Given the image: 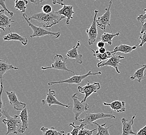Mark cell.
Masks as SVG:
<instances>
[{"label": "cell", "instance_id": "obj_37", "mask_svg": "<svg viewBox=\"0 0 146 135\" xmlns=\"http://www.w3.org/2000/svg\"><path fill=\"white\" fill-rule=\"evenodd\" d=\"M137 135H146V125L143 128L139 130V132L137 133Z\"/></svg>", "mask_w": 146, "mask_h": 135}, {"label": "cell", "instance_id": "obj_20", "mask_svg": "<svg viewBox=\"0 0 146 135\" xmlns=\"http://www.w3.org/2000/svg\"><path fill=\"white\" fill-rule=\"evenodd\" d=\"M4 41H17L21 42L23 46H26L28 44V38L18 34L17 33L11 32L3 37Z\"/></svg>", "mask_w": 146, "mask_h": 135}, {"label": "cell", "instance_id": "obj_15", "mask_svg": "<svg viewBox=\"0 0 146 135\" xmlns=\"http://www.w3.org/2000/svg\"><path fill=\"white\" fill-rule=\"evenodd\" d=\"M136 115H134L131 120H126L125 118L121 119V123L122 124V135H137L136 133L133 130V125L134 123V120Z\"/></svg>", "mask_w": 146, "mask_h": 135}, {"label": "cell", "instance_id": "obj_16", "mask_svg": "<svg viewBox=\"0 0 146 135\" xmlns=\"http://www.w3.org/2000/svg\"><path fill=\"white\" fill-rule=\"evenodd\" d=\"M19 116L21 120V126L18 130V132L23 134L29 128V114L26 107L21 111Z\"/></svg>", "mask_w": 146, "mask_h": 135}, {"label": "cell", "instance_id": "obj_22", "mask_svg": "<svg viewBox=\"0 0 146 135\" xmlns=\"http://www.w3.org/2000/svg\"><path fill=\"white\" fill-rule=\"evenodd\" d=\"M18 70L19 68L16 67L12 65L9 64L7 62L4 60L0 59V79H3L4 74L6 73L10 70Z\"/></svg>", "mask_w": 146, "mask_h": 135}, {"label": "cell", "instance_id": "obj_41", "mask_svg": "<svg viewBox=\"0 0 146 135\" xmlns=\"http://www.w3.org/2000/svg\"><path fill=\"white\" fill-rule=\"evenodd\" d=\"M98 50V52L100 53H105L107 52V50H106V49L105 47H100V48H99V49Z\"/></svg>", "mask_w": 146, "mask_h": 135}, {"label": "cell", "instance_id": "obj_18", "mask_svg": "<svg viewBox=\"0 0 146 135\" xmlns=\"http://www.w3.org/2000/svg\"><path fill=\"white\" fill-rule=\"evenodd\" d=\"M104 106H109L112 110L117 113H122L126 111V103L125 101L115 100L110 103L104 102Z\"/></svg>", "mask_w": 146, "mask_h": 135}, {"label": "cell", "instance_id": "obj_10", "mask_svg": "<svg viewBox=\"0 0 146 135\" xmlns=\"http://www.w3.org/2000/svg\"><path fill=\"white\" fill-rule=\"evenodd\" d=\"M124 59V56L121 55H117L116 53H114L111 57L107 59L106 61H102L100 62L97 64L98 68H102L104 66H109L115 69L116 72L117 73H121L119 70V67L121 65V62H122V59Z\"/></svg>", "mask_w": 146, "mask_h": 135}, {"label": "cell", "instance_id": "obj_21", "mask_svg": "<svg viewBox=\"0 0 146 135\" xmlns=\"http://www.w3.org/2000/svg\"><path fill=\"white\" fill-rule=\"evenodd\" d=\"M138 44L136 46H129L125 44H121L115 46L112 52L113 54L117 53V52L124 53V54H129L131 53L133 50H135L137 48Z\"/></svg>", "mask_w": 146, "mask_h": 135}, {"label": "cell", "instance_id": "obj_24", "mask_svg": "<svg viewBox=\"0 0 146 135\" xmlns=\"http://www.w3.org/2000/svg\"><path fill=\"white\" fill-rule=\"evenodd\" d=\"M120 34V32L116 33H110L104 32L101 35L100 40V41L107 43L109 45H111L112 44V40L115 36H118Z\"/></svg>", "mask_w": 146, "mask_h": 135}, {"label": "cell", "instance_id": "obj_9", "mask_svg": "<svg viewBox=\"0 0 146 135\" xmlns=\"http://www.w3.org/2000/svg\"><path fill=\"white\" fill-rule=\"evenodd\" d=\"M53 69L58 70L64 71H67L69 72L72 73L73 74H75L74 72L73 71L70 70L67 67V65L66 63V60H64L63 57L62 55L60 54H57L54 57V62L52 64L51 66L50 67H42L41 69L43 70V72L44 71L48 69Z\"/></svg>", "mask_w": 146, "mask_h": 135}, {"label": "cell", "instance_id": "obj_28", "mask_svg": "<svg viewBox=\"0 0 146 135\" xmlns=\"http://www.w3.org/2000/svg\"><path fill=\"white\" fill-rule=\"evenodd\" d=\"M29 2L27 0H16L15 7L22 13H25L27 9V5Z\"/></svg>", "mask_w": 146, "mask_h": 135}, {"label": "cell", "instance_id": "obj_11", "mask_svg": "<svg viewBox=\"0 0 146 135\" xmlns=\"http://www.w3.org/2000/svg\"><path fill=\"white\" fill-rule=\"evenodd\" d=\"M98 13L99 11L98 10L95 11V15L94 17L92 24H91L90 28L87 29L86 30V32L88 35V44L89 45H92L96 42L98 36L96 19Z\"/></svg>", "mask_w": 146, "mask_h": 135}, {"label": "cell", "instance_id": "obj_17", "mask_svg": "<svg viewBox=\"0 0 146 135\" xmlns=\"http://www.w3.org/2000/svg\"><path fill=\"white\" fill-rule=\"evenodd\" d=\"M56 13L59 15H62L66 17L67 19V24H69L70 23V20L73 19V15L74 14L73 6L67 5H64L62 9L56 11Z\"/></svg>", "mask_w": 146, "mask_h": 135}, {"label": "cell", "instance_id": "obj_1", "mask_svg": "<svg viewBox=\"0 0 146 135\" xmlns=\"http://www.w3.org/2000/svg\"><path fill=\"white\" fill-rule=\"evenodd\" d=\"M65 18L66 17L64 16L58 14L56 11H52L48 14L40 12L32 15L30 17H28V19L30 21H36L43 27L48 28L50 30L52 26L59 24L60 21Z\"/></svg>", "mask_w": 146, "mask_h": 135}, {"label": "cell", "instance_id": "obj_8", "mask_svg": "<svg viewBox=\"0 0 146 135\" xmlns=\"http://www.w3.org/2000/svg\"><path fill=\"white\" fill-rule=\"evenodd\" d=\"M88 83L84 86H78V89L79 92L82 94H84L85 97L82 100L83 102H85L87 100L88 97H90L91 95L96 93L97 91L101 88V86L99 82H94L91 84L90 82L87 80Z\"/></svg>", "mask_w": 146, "mask_h": 135}, {"label": "cell", "instance_id": "obj_5", "mask_svg": "<svg viewBox=\"0 0 146 135\" xmlns=\"http://www.w3.org/2000/svg\"><path fill=\"white\" fill-rule=\"evenodd\" d=\"M102 73V72H95V73H92L91 71L88 72V73L85 74H82V75H76L74 74L73 76L72 77H70L68 79L63 80V81H52L48 83V85L49 86H52V85H55V84H60V83H66L68 84H79L80 83L82 82V81L91 75H100Z\"/></svg>", "mask_w": 146, "mask_h": 135}, {"label": "cell", "instance_id": "obj_42", "mask_svg": "<svg viewBox=\"0 0 146 135\" xmlns=\"http://www.w3.org/2000/svg\"><path fill=\"white\" fill-rule=\"evenodd\" d=\"M0 33H1V32H0Z\"/></svg>", "mask_w": 146, "mask_h": 135}, {"label": "cell", "instance_id": "obj_6", "mask_svg": "<svg viewBox=\"0 0 146 135\" xmlns=\"http://www.w3.org/2000/svg\"><path fill=\"white\" fill-rule=\"evenodd\" d=\"M72 99L73 101L72 112L74 114L75 120H79V117L85 111H88L90 106L85 102H83L80 100V98L78 97V94L74 93L72 96Z\"/></svg>", "mask_w": 146, "mask_h": 135}, {"label": "cell", "instance_id": "obj_26", "mask_svg": "<svg viewBox=\"0 0 146 135\" xmlns=\"http://www.w3.org/2000/svg\"><path fill=\"white\" fill-rule=\"evenodd\" d=\"M41 130L43 132V135H64V130L58 132L56 129L55 127H52L50 128H46L44 126L42 127L41 128Z\"/></svg>", "mask_w": 146, "mask_h": 135}, {"label": "cell", "instance_id": "obj_33", "mask_svg": "<svg viewBox=\"0 0 146 135\" xmlns=\"http://www.w3.org/2000/svg\"><path fill=\"white\" fill-rule=\"evenodd\" d=\"M139 38L140 40V43L138 44V47H142L146 43V32L141 34V35L139 36Z\"/></svg>", "mask_w": 146, "mask_h": 135}, {"label": "cell", "instance_id": "obj_38", "mask_svg": "<svg viewBox=\"0 0 146 135\" xmlns=\"http://www.w3.org/2000/svg\"><path fill=\"white\" fill-rule=\"evenodd\" d=\"M52 3L53 4H58L62 6H64L65 5L64 2V0H52Z\"/></svg>", "mask_w": 146, "mask_h": 135}, {"label": "cell", "instance_id": "obj_13", "mask_svg": "<svg viewBox=\"0 0 146 135\" xmlns=\"http://www.w3.org/2000/svg\"><path fill=\"white\" fill-rule=\"evenodd\" d=\"M6 94L8 97L9 102L12 105L15 110L22 111L25 107L26 104L22 103L18 100L17 96L14 91H6Z\"/></svg>", "mask_w": 146, "mask_h": 135}, {"label": "cell", "instance_id": "obj_12", "mask_svg": "<svg viewBox=\"0 0 146 135\" xmlns=\"http://www.w3.org/2000/svg\"><path fill=\"white\" fill-rule=\"evenodd\" d=\"M42 104L45 105L47 104L49 107H51L53 105H57V106L64 107L67 108H70V105H65L60 102L56 98V91L49 89L48 93L46 94V98L45 99L42 100Z\"/></svg>", "mask_w": 146, "mask_h": 135}, {"label": "cell", "instance_id": "obj_19", "mask_svg": "<svg viewBox=\"0 0 146 135\" xmlns=\"http://www.w3.org/2000/svg\"><path fill=\"white\" fill-rule=\"evenodd\" d=\"M5 11L3 9L0 10V29L2 30L3 31H5L6 28L11 27V24L15 22V21H13L5 15Z\"/></svg>", "mask_w": 146, "mask_h": 135}, {"label": "cell", "instance_id": "obj_25", "mask_svg": "<svg viewBox=\"0 0 146 135\" xmlns=\"http://www.w3.org/2000/svg\"><path fill=\"white\" fill-rule=\"evenodd\" d=\"M91 50L93 52V56L96 57L97 59L100 60V62L105 61L106 60L109 58L110 57H111L113 54L112 52L110 51H107L106 53L102 54L99 53L98 50H94L93 49H91Z\"/></svg>", "mask_w": 146, "mask_h": 135}, {"label": "cell", "instance_id": "obj_40", "mask_svg": "<svg viewBox=\"0 0 146 135\" xmlns=\"http://www.w3.org/2000/svg\"><path fill=\"white\" fill-rule=\"evenodd\" d=\"M105 43L102 41H100L97 44V46L98 48L105 47Z\"/></svg>", "mask_w": 146, "mask_h": 135}, {"label": "cell", "instance_id": "obj_39", "mask_svg": "<svg viewBox=\"0 0 146 135\" xmlns=\"http://www.w3.org/2000/svg\"><path fill=\"white\" fill-rule=\"evenodd\" d=\"M29 1L31 3H34L36 5H38L41 3H42L43 2L46 1L47 0H29Z\"/></svg>", "mask_w": 146, "mask_h": 135}, {"label": "cell", "instance_id": "obj_27", "mask_svg": "<svg viewBox=\"0 0 146 135\" xmlns=\"http://www.w3.org/2000/svg\"><path fill=\"white\" fill-rule=\"evenodd\" d=\"M97 126V131L98 132L97 133V135H110V133L109 132V129L112 126L111 125L110 127H106V125H107V123L102 124V125H100L99 124L97 123L96 122H94V123Z\"/></svg>", "mask_w": 146, "mask_h": 135}, {"label": "cell", "instance_id": "obj_30", "mask_svg": "<svg viewBox=\"0 0 146 135\" xmlns=\"http://www.w3.org/2000/svg\"><path fill=\"white\" fill-rule=\"evenodd\" d=\"M3 79H1V84H0V118L3 115V110L5 108V103L3 101L2 99V93H3Z\"/></svg>", "mask_w": 146, "mask_h": 135}, {"label": "cell", "instance_id": "obj_2", "mask_svg": "<svg viewBox=\"0 0 146 135\" xmlns=\"http://www.w3.org/2000/svg\"><path fill=\"white\" fill-rule=\"evenodd\" d=\"M3 115L5 116L6 119H3L2 122L7 126V132L5 135H7L9 134H17L18 130L21 126V123L20 120L18 118L19 115H15L14 116H12L9 114L6 108L3 110Z\"/></svg>", "mask_w": 146, "mask_h": 135}, {"label": "cell", "instance_id": "obj_31", "mask_svg": "<svg viewBox=\"0 0 146 135\" xmlns=\"http://www.w3.org/2000/svg\"><path fill=\"white\" fill-rule=\"evenodd\" d=\"M69 126H71L72 127H73V129L71 132H69L67 133V135H77L79 134V129L76 126L74 122L72 123H70L69 124Z\"/></svg>", "mask_w": 146, "mask_h": 135}, {"label": "cell", "instance_id": "obj_3", "mask_svg": "<svg viewBox=\"0 0 146 135\" xmlns=\"http://www.w3.org/2000/svg\"><path fill=\"white\" fill-rule=\"evenodd\" d=\"M23 18L26 21L27 23L28 24V26L32 29L33 31V34L30 35V38H41L44 36L46 35H50L54 36L55 38H58L60 36V32H53L50 31H48L45 29L43 28L36 26L35 24L30 22L29 20L28 19V16L26 14H23Z\"/></svg>", "mask_w": 146, "mask_h": 135}, {"label": "cell", "instance_id": "obj_43", "mask_svg": "<svg viewBox=\"0 0 146 135\" xmlns=\"http://www.w3.org/2000/svg\"><path fill=\"white\" fill-rule=\"evenodd\" d=\"M95 1H96V0H95Z\"/></svg>", "mask_w": 146, "mask_h": 135}, {"label": "cell", "instance_id": "obj_7", "mask_svg": "<svg viewBox=\"0 0 146 135\" xmlns=\"http://www.w3.org/2000/svg\"><path fill=\"white\" fill-rule=\"evenodd\" d=\"M112 1L110 0L108 7L105 9L106 12L102 16H100L96 19L97 25L100 28V29L103 31H105L107 26H110V29H111V24H110V18H111V7Z\"/></svg>", "mask_w": 146, "mask_h": 135}, {"label": "cell", "instance_id": "obj_29", "mask_svg": "<svg viewBox=\"0 0 146 135\" xmlns=\"http://www.w3.org/2000/svg\"><path fill=\"white\" fill-rule=\"evenodd\" d=\"M79 129V134L78 135H92L93 132H95L97 130V128L93 130H89V129L85 128L84 127L85 126L83 124H81L80 125H76Z\"/></svg>", "mask_w": 146, "mask_h": 135}, {"label": "cell", "instance_id": "obj_36", "mask_svg": "<svg viewBox=\"0 0 146 135\" xmlns=\"http://www.w3.org/2000/svg\"><path fill=\"white\" fill-rule=\"evenodd\" d=\"M146 31V19L145 20L143 24H141V28L140 30V33L143 34Z\"/></svg>", "mask_w": 146, "mask_h": 135}, {"label": "cell", "instance_id": "obj_23", "mask_svg": "<svg viewBox=\"0 0 146 135\" xmlns=\"http://www.w3.org/2000/svg\"><path fill=\"white\" fill-rule=\"evenodd\" d=\"M141 67L138 69L133 75L130 77V79L131 80H134L135 79H137L139 83H141L143 79H145L146 74L145 73V71L146 69V65H140Z\"/></svg>", "mask_w": 146, "mask_h": 135}, {"label": "cell", "instance_id": "obj_4", "mask_svg": "<svg viewBox=\"0 0 146 135\" xmlns=\"http://www.w3.org/2000/svg\"><path fill=\"white\" fill-rule=\"evenodd\" d=\"M115 118V116L112 113H104L102 112L100 113H85L84 117L83 118H80L79 120L81 124H83L85 125L92 126L94 122L96 120L102 118Z\"/></svg>", "mask_w": 146, "mask_h": 135}, {"label": "cell", "instance_id": "obj_35", "mask_svg": "<svg viewBox=\"0 0 146 135\" xmlns=\"http://www.w3.org/2000/svg\"><path fill=\"white\" fill-rule=\"evenodd\" d=\"M143 11L146 12V13H145L144 15L141 14V15H139V16H138L137 18V21L140 22L141 24H143V22H144L145 20L146 19V9H144Z\"/></svg>", "mask_w": 146, "mask_h": 135}, {"label": "cell", "instance_id": "obj_14", "mask_svg": "<svg viewBox=\"0 0 146 135\" xmlns=\"http://www.w3.org/2000/svg\"><path fill=\"white\" fill-rule=\"evenodd\" d=\"M81 46L80 41H78L77 42L76 46H74L71 50H68L66 56L65 60H67L68 58L73 59L74 61L78 63L80 65H82L83 64V60H82V55L79 54L78 53V48Z\"/></svg>", "mask_w": 146, "mask_h": 135}, {"label": "cell", "instance_id": "obj_32", "mask_svg": "<svg viewBox=\"0 0 146 135\" xmlns=\"http://www.w3.org/2000/svg\"><path fill=\"white\" fill-rule=\"evenodd\" d=\"M0 6H2L5 11L9 13V14L11 15V16L13 17L14 16V13L9 11V9L7 8L6 5V1L5 0H0Z\"/></svg>", "mask_w": 146, "mask_h": 135}, {"label": "cell", "instance_id": "obj_34", "mask_svg": "<svg viewBox=\"0 0 146 135\" xmlns=\"http://www.w3.org/2000/svg\"><path fill=\"white\" fill-rule=\"evenodd\" d=\"M41 9H42V12H44V13L48 14L52 12V7L50 5L45 4L41 7Z\"/></svg>", "mask_w": 146, "mask_h": 135}]
</instances>
